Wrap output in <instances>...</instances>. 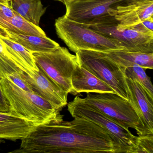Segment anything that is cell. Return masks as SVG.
Instances as JSON below:
<instances>
[{
  "label": "cell",
  "instance_id": "2e32d148",
  "mask_svg": "<svg viewBox=\"0 0 153 153\" xmlns=\"http://www.w3.org/2000/svg\"><path fill=\"white\" fill-rule=\"evenodd\" d=\"M4 33V29H0V42L12 59L27 74L33 71H38L32 53Z\"/></svg>",
  "mask_w": 153,
  "mask_h": 153
},
{
  "label": "cell",
  "instance_id": "8fae6325",
  "mask_svg": "<svg viewBox=\"0 0 153 153\" xmlns=\"http://www.w3.org/2000/svg\"><path fill=\"white\" fill-rule=\"evenodd\" d=\"M36 123L9 112L0 111V139L15 141L27 136L36 127Z\"/></svg>",
  "mask_w": 153,
  "mask_h": 153
},
{
  "label": "cell",
  "instance_id": "7c38bea8",
  "mask_svg": "<svg viewBox=\"0 0 153 153\" xmlns=\"http://www.w3.org/2000/svg\"><path fill=\"white\" fill-rule=\"evenodd\" d=\"M109 13L114 16L121 27L133 26L153 15V1L140 4H125L111 9Z\"/></svg>",
  "mask_w": 153,
  "mask_h": 153
},
{
  "label": "cell",
  "instance_id": "7a4b0ae2",
  "mask_svg": "<svg viewBox=\"0 0 153 153\" xmlns=\"http://www.w3.org/2000/svg\"><path fill=\"white\" fill-rule=\"evenodd\" d=\"M9 112L40 125L56 119L60 111L35 93L21 89L7 78L1 79Z\"/></svg>",
  "mask_w": 153,
  "mask_h": 153
},
{
  "label": "cell",
  "instance_id": "9a60e30c",
  "mask_svg": "<svg viewBox=\"0 0 153 153\" xmlns=\"http://www.w3.org/2000/svg\"><path fill=\"white\" fill-rule=\"evenodd\" d=\"M74 95L85 93H113L115 91L79 63L76 66L72 77Z\"/></svg>",
  "mask_w": 153,
  "mask_h": 153
},
{
  "label": "cell",
  "instance_id": "ffe728a7",
  "mask_svg": "<svg viewBox=\"0 0 153 153\" xmlns=\"http://www.w3.org/2000/svg\"><path fill=\"white\" fill-rule=\"evenodd\" d=\"M124 68L126 77L136 81L153 100V84L145 71L146 69L136 64L130 65Z\"/></svg>",
  "mask_w": 153,
  "mask_h": 153
},
{
  "label": "cell",
  "instance_id": "9c48e42d",
  "mask_svg": "<svg viewBox=\"0 0 153 153\" xmlns=\"http://www.w3.org/2000/svg\"><path fill=\"white\" fill-rule=\"evenodd\" d=\"M127 0H75L66 3L65 16L83 24H90L98 17L109 13L111 9L125 4Z\"/></svg>",
  "mask_w": 153,
  "mask_h": 153
},
{
  "label": "cell",
  "instance_id": "d4e9b609",
  "mask_svg": "<svg viewBox=\"0 0 153 153\" xmlns=\"http://www.w3.org/2000/svg\"><path fill=\"white\" fill-rule=\"evenodd\" d=\"M153 1V0H127L126 3L128 4H140Z\"/></svg>",
  "mask_w": 153,
  "mask_h": 153
},
{
  "label": "cell",
  "instance_id": "ac0fdd59",
  "mask_svg": "<svg viewBox=\"0 0 153 153\" xmlns=\"http://www.w3.org/2000/svg\"><path fill=\"white\" fill-rule=\"evenodd\" d=\"M117 63L126 67L131 64L139 66L145 69L153 70V53L114 50L106 53Z\"/></svg>",
  "mask_w": 153,
  "mask_h": 153
},
{
  "label": "cell",
  "instance_id": "8992f818",
  "mask_svg": "<svg viewBox=\"0 0 153 153\" xmlns=\"http://www.w3.org/2000/svg\"><path fill=\"white\" fill-rule=\"evenodd\" d=\"M32 54L39 69L62 90L73 94L72 77L79 64L76 55L60 46L50 52Z\"/></svg>",
  "mask_w": 153,
  "mask_h": 153
},
{
  "label": "cell",
  "instance_id": "484cf974",
  "mask_svg": "<svg viewBox=\"0 0 153 153\" xmlns=\"http://www.w3.org/2000/svg\"><path fill=\"white\" fill-rule=\"evenodd\" d=\"M56 1H58L61 2L63 3L64 4H65L66 3L68 2L72 1H75V0H54Z\"/></svg>",
  "mask_w": 153,
  "mask_h": 153
},
{
  "label": "cell",
  "instance_id": "277c9868",
  "mask_svg": "<svg viewBox=\"0 0 153 153\" xmlns=\"http://www.w3.org/2000/svg\"><path fill=\"white\" fill-rule=\"evenodd\" d=\"M55 26L58 37L75 54L81 50L104 53L123 50L117 42L94 31L87 24L72 20L65 15L56 20Z\"/></svg>",
  "mask_w": 153,
  "mask_h": 153
},
{
  "label": "cell",
  "instance_id": "603a6c76",
  "mask_svg": "<svg viewBox=\"0 0 153 153\" xmlns=\"http://www.w3.org/2000/svg\"><path fill=\"white\" fill-rule=\"evenodd\" d=\"M128 27L143 34L153 37V15L137 24Z\"/></svg>",
  "mask_w": 153,
  "mask_h": 153
},
{
  "label": "cell",
  "instance_id": "d6986e66",
  "mask_svg": "<svg viewBox=\"0 0 153 153\" xmlns=\"http://www.w3.org/2000/svg\"><path fill=\"white\" fill-rule=\"evenodd\" d=\"M11 6L15 11L28 21L39 26L41 17L47 7H44L41 0H12Z\"/></svg>",
  "mask_w": 153,
  "mask_h": 153
},
{
  "label": "cell",
  "instance_id": "cb8c5ba5",
  "mask_svg": "<svg viewBox=\"0 0 153 153\" xmlns=\"http://www.w3.org/2000/svg\"><path fill=\"white\" fill-rule=\"evenodd\" d=\"M10 110L7 100L5 99L2 90L0 78V111L1 112H8Z\"/></svg>",
  "mask_w": 153,
  "mask_h": 153
},
{
  "label": "cell",
  "instance_id": "7402d4cb",
  "mask_svg": "<svg viewBox=\"0 0 153 153\" xmlns=\"http://www.w3.org/2000/svg\"><path fill=\"white\" fill-rule=\"evenodd\" d=\"M153 153V135L137 136L132 153Z\"/></svg>",
  "mask_w": 153,
  "mask_h": 153
},
{
  "label": "cell",
  "instance_id": "4fadbf2b",
  "mask_svg": "<svg viewBox=\"0 0 153 153\" xmlns=\"http://www.w3.org/2000/svg\"><path fill=\"white\" fill-rule=\"evenodd\" d=\"M131 103L141 119L153 135V100L135 80L126 77Z\"/></svg>",
  "mask_w": 153,
  "mask_h": 153
},
{
  "label": "cell",
  "instance_id": "83f0119b",
  "mask_svg": "<svg viewBox=\"0 0 153 153\" xmlns=\"http://www.w3.org/2000/svg\"><path fill=\"white\" fill-rule=\"evenodd\" d=\"M3 143H4V141L3 139H0V144Z\"/></svg>",
  "mask_w": 153,
  "mask_h": 153
},
{
  "label": "cell",
  "instance_id": "44dd1931",
  "mask_svg": "<svg viewBox=\"0 0 153 153\" xmlns=\"http://www.w3.org/2000/svg\"><path fill=\"white\" fill-rule=\"evenodd\" d=\"M23 73H24L23 71L5 51L2 45L0 47V78L2 79L6 78L8 75Z\"/></svg>",
  "mask_w": 153,
  "mask_h": 153
},
{
  "label": "cell",
  "instance_id": "4316f807",
  "mask_svg": "<svg viewBox=\"0 0 153 153\" xmlns=\"http://www.w3.org/2000/svg\"><path fill=\"white\" fill-rule=\"evenodd\" d=\"M12 0H0V2L5 4H9V2L11 1Z\"/></svg>",
  "mask_w": 153,
  "mask_h": 153
},
{
  "label": "cell",
  "instance_id": "5b68a950",
  "mask_svg": "<svg viewBox=\"0 0 153 153\" xmlns=\"http://www.w3.org/2000/svg\"><path fill=\"white\" fill-rule=\"evenodd\" d=\"M75 54L81 66L110 86L116 94L130 101V93L124 67L104 52L81 50Z\"/></svg>",
  "mask_w": 153,
  "mask_h": 153
},
{
  "label": "cell",
  "instance_id": "5bb4252c",
  "mask_svg": "<svg viewBox=\"0 0 153 153\" xmlns=\"http://www.w3.org/2000/svg\"><path fill=\"white\" fill-rule=\"evenodd\" d=\"M0 27L3 29L17 34L46 37L45 31L25 19L12 7L0 6Z\"/></svg>",
  "mask_w": 153,
  "mask_h": 153
},
{
  "label": "cell",
  "instance_id": "e0dca14e",
  "mask_svg": "<svg viewBox=\"0 0 153 153\" xmlns=\"http://www.w3.org/2000/svg\"><path fill=\"white\" fill-rule=\"evenodd\" d=\"M4 35L19 43L31 53L48 52L60 46V45L49 38L41 36L17 34L4 29Z\"/></svg>",
  "mask_w": 153,
  "mask_h": 153
},
{
  "label": "cell",
  "instance_id": "3957f363",
  "mask_svg": "<svg viewBox=\"0 0 153 153\" xmlns=\"http://www.w3.org/2000/svg\"><path fill=\"white\" fill-rule=\"evenodd\" d=\"M81 102L102 113L126 129L132 128L138 136L152 134L140 118L131 102L116 93H88Z\"/></svg>",
  "mask_w": 153,
  "mask_h": 153
},
{
  "label": "cell",
  "instance_id": "30bf717a",
  "mask_svg": "<svg viewBox=\"0 0 153 153\" xmlns=\"http://www.w3.org/2000/svg\"><path fill=\"white\" fill-rule=\"evenodd\" d=\"M22 76L36 94L51 103L56 109L60 111L67 105L68 93L61 89L41 70L33 71L28 74L23 73Z\"/></svg>",
  "mask_w": 153,
  "mask_h": 153
},
{
  "label": "cell",
  "instance_id": "f1b7e54d",
  "mask_svg": "<svg viewBox=\"0 0 153 153\" xmlns=\"http://www.w3.org/2000/svg\"><path fill=\"white\" fill-rule=\"evenodd\" d=\"M0 28L2 29V28H1V27H0Z\"/></svg>",
  "mask_w": 153,
  "mask_h": 153
},
{
  "label": "cell",
  "instance_id": "52a82bcc",
  "mask_svg": "<svg viewBox=\"0 0 153 153\" xmlns=\"http://www.w3.org/2000/svg\"><path fill=\"white\" fill-rule=\"evenodd\" d=\"M89 28L117 42L124 51L153 53V37L120 26L109 13L94 20Z\"/></svg>",
  "mask_w": 153,
  "mask_h": 153
},
{
  "label": "cell",
  "instance_id": "ba28073f",
  "mask_svg": "<svg viewBox=\"0 0 153 153\" xmlns=\"http://www.w3.org/2000/svg\"><path fill=\"white\" fill-rule=\"evenodd\" d=\"M68 110L73 118H84L103 128L111 137L115 153H132L137 136L128 129L117 124L101 112L93 109L79 100L76 96L68 104Z\"/></svg>",
  "mask_w": 153,
  "mask_h": 153
},
{
  "label": "cell",
  "instance_id": "6da1fadb",
  "mask_svg": "<svg viewBox=\"0 0 153 153\" xmlns=\"http://www.w3.org/2000/svg\"><path fill=\"white\" fill-rule=\"evenodd\" d=\"M56 119L37 126L11 153H115L114 143L105 130L92 121L76 117Z\"/></svg>",
  "mask_w": 153,
  "mask_h": 153
}]
</instances>
